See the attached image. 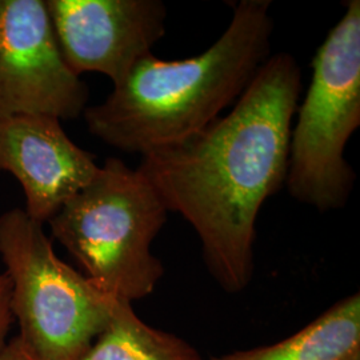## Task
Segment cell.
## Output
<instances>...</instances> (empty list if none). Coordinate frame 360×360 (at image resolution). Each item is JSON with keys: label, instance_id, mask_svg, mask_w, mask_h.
<instances>
[{"label": "cell", "instance_id": "6da1fadb", "mask_svg": "<svg viewBox=\"0 0 360 360\" xmlns=\"http://www.w3.org/2000/svg\"><path fill=\"white\" fill-rule=\"evenodd\" d=\"M300 91L295 58L271 55L227 115L144 155L138 166L167 211L193 226L208 270L227 292L251 283L257 215L285 184Z\"/></svg>", "mask_w": 360, "mask_h": 360}, {"label": "cell", "instance_id": "7a4b0ae2", "mask_svg": "<svg viewBox=\"0 0 360 360\" xmlns=\"http://www.w3.org/2000/svg\"><path fill=\"white\" fill-rule=\"evenodd\" d=\"M270 0H240L206 51L184 60L150 53L83 112L87 129L116 150L142 156L183 142L235 103L271 56Z\"/></svg>", "mask_w": 360, "mask_h": 360}, {"label": "cell", "instance_id": "3957f363", "mask_svg": "<svg viewBox=\"0 0 360 360\" xmlns=\"http://www.w3.org/2000/svg\"><path fill=\"white\" fill-rule=\"evenodd\" d=\"M167 214L138 168L108 158L47 224L91 283L104 295L132 303L151 295L165 275L151 247Z\"/></svg>", "mask_w": 360, "mask_h": 360}, {"label": "cell", "instance_id": "277c9868", "mask_svg": "<svg viewBox=\"0 0 360 360\" xmlns=\"http://www.w3.org/2000/svg\"><path fill=\"white\" fill-rule=\"evenodd\" d=\"M43 226L23 208L0 215V257L13 284L18 338L38 360H80L119 300L58 257Z\"/></svg>", "mask_w": 360, "mask_h": 360}, {"label": "cell", "instance_id": "5b68a950", "mask_svg": "<svg viewBox=\"0 0 360 360\" xmlns=\"http://www.w3.org/2000/svg\"><path fill=\"white\" fill-rule=\"evenodd\" d=\"M360 126V1L349 0L312 60V77L291 129L285 184L322 212L347 205L356 175L345 150Z\"/></svg>", "mask_w": 360, "mask_h": 360}, {"label": "cell", "instance_id": "8992f818", "mask_svg": "<svg viewBox=\"0 0 360 360\" xmlns=\"http://www.w3.org/2000/svg\"><path fill=\"white\" fill-rule=\"evenodd\" d=\"M89 89L65 63L46 0H0V117L75 119Z\"/></svg>", "mask_w": 360, "mask_h": 360}, {"label": "cell", "instance_id": "52a82bcc", "mask_svg": "<svg viewBox=\"0 0 360 360\" xmlns=\"http://www.w3.org/2000/svg\"><path fill=\"white\" fill-rule=\"evenodd\" d=\"M65 63L116 86L166 34L160 0H46Z\"/></svg>", "mask_w": 360, "mask_h": 360}, {"label": "cell", "instance_id": "ba28073f", "mask_svg": "<svg viewBox=\"0 0 360 360\" xmlns=\"http://www.w3.org/2000/svg\"><path fill=\"white\" fill-rule=\"evenodd\" d=\"M99 166L91 153L47 115L0 117V171L13 175L26 196L27 215L41 224L79 193Z\"/></svg>", "mask_w": 360, "mask_h": 360}, {"label": "cell", "instance_id": "9c48e42d", "mask_svg": "<svg viewBox=\"0 0 360 360\" xmlns=\"http://www.w3.org/2000/svg\"><path fill=\"white\" fill-rule=\"evenodd\" d=\"M360 354V295L335 303L290 338L212 360H347Z\"/></svg>", "mask_w": 360, "mask_h": 360}, {"label": "cell", "instance_id": "30bf717a", "mask_svg": "<svg viewBox=\"0 0 360 360\" xmlns=\"http://www.w3.org/2000/svg\"><path fill=\"white\" fill-rule=\"evenodd\" d=\"M80 360H202L188 342L143 322L131 303L117 302L102 334Z\"/></svg>", "mask_w": 360, "mask_h": 360}, {"label": "cell", "instance_id": "8fae6325", "mask_svg": "<svg viewBox=\"0 0 360 360\" xmlns=\"http://www.w3.org/2000/svg\"><path fill=\"white\" fill-rule=\"evenodd\" d=\"M13 322V284L3 271L0 272V351L8 343L7 338Z\"/></svg>", "mask_w": 360, "mask_h": 360}, {"label": "cell", "instance_id": "7c38bea8", "mask_svg": "<svg viewBox=\"0 0 360 360\" xmlns=\"http://www.w3.org/2000/svg\"><path fill=\"white\" fill-rule=\"evenodd\" d=\"M0 360H38L22 343V340L15 336L4 348L0 351Z\"/></svg>", "mask_w": 360, "mask_h": 360}, {"label": "cell", "instance_id": "4fadbf2b", "mask_svg": "<svg viewBox=\"0 0 360 360\" xmlns=\"http://www.w3.org/2000/svg\"><path fill=\"white\" fill-rule=\"evenodd\" d=\"M347 360H360V354H356V355H354V356L348 358Z\"/></svg>", "mask_w": 360, "mask_h": 360}]
</instances>
